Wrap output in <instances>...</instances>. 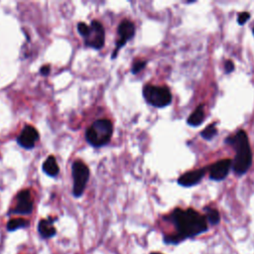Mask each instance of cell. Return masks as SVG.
I'll return each mask as SVG.
<instances>
[{"mask_svg":"<svg viewBox=\"0 0 254 254\" xmlns=\"http://www.w3.org/2000/svg\"><path fill=\"white\" fill-rule=\"evenodd\" d=\"M151 254H161V253H158V252H152Z\"/></svg>","mask_w":254,"mask_h":254,"instance_id":"23","label":"cell"},{"mask_svg":"<svg viewBox=\"0 0 254 254\" xmlns=\"http://www.w3.org/2000/svg\"><path fill=\"white\" fill-rule=\"evenodd\" d=\"M253 34H254V29H253Z\"/></svg>","mask_w":254,"mask_h":254,"instance_id":"24","label":"cell"},{"mask_svg":"<svg viewBox=\"0 0 254 254\" xmlns=\"http://www.w3.org/2000/svg\"><path fill=\"white\" fill-rule=\"evenodd\" d=\"M43 171L50 177H56L59 174L60 168H59V165L57 163L56 158L53 155L49 156L46 159V161L44 162Z\"/></svg>","mask_w":254,"mask_h":254,"instance_id":"13","label":"cell"},{"mask_svg":"<svg viewBox=\"0 0 254 254\" xmlns=\"http://www.w3.org/2000/svg\"><path fill=\"white\" fill-rule=\"evenodd\" d=\"M72 175L74 179L73 195L76 198H80L84 194L89 180V169L84 162L75 161L72 166Z\"/></svg>","mask_w":254,"mask_h":254,"instance_id":"5","label":"cell"},{"mask_svg":"<svg viewBox=\"0 0 254 254\" xmlns=\"http://www.w3.org/2000/svg\"><path fill=\"white\" fill-rule=\"evenodd\" d=\"M50 72H51V66L50 65H45V66L41 67V69H40V74L42 76H48L50 74Z\"/></svg>","mask_w":254,"mask_h":254,"instance_id":"22","label":"cell"},{"mask_svg":"<svg viewBox=\"0 0 254 254\" xmlns=\"http://www.w3.org/2000/svg\"><path fill=\"white\" fill-rule=\"evenodd\" d=\"M208 168H201L192 172L185 173L178 179V184L183 187H193L200 182V180L205 177Z\"/></svg>","mask_w":254,"mask_h":254,"instance_id":"11","label":"cell"},{"mask_svg":"<svg viewBox=\"0 0 254 254\" xmlns=\"http://www.w3.org/2000/svg\"><path fill=\"white\" fill-rule=\"evenodd\" d=\"M147 65V62L146 61H137L133 64L132 66V69H131V73L133 75H136L138 73H140Z\"/></svg>","mask_w":254,"mask_h":254,"instance_id":"18","label":"cell"},{"mask_svg":"<svg viewBox=\"0 0 254 254\" xmlns=\"http://www.w3.org/2000/svg\"><path fill=\"white\" fill-rule=\"evenodd\" d=\"M83 38L86 47L100 50L105 46L106 42V31L103 24L97 20L91 21L87 33Z\"/></svg>","mask_w":254,"mask_h":254,"instance_id":"6","label":"cell"},{"mask_svg":"<svg viewBox=\"0 0 254 254\" xmlns=\"http://www.w3.org/2000/svg\"><path fill=\"white\" fill-rule=\"evenodd\" d=\"M143 96L150 106L162 109L168 107L172 101V94L168 87L146 85L143 88Z\"/></svg>","mask_w":254,"mask_h":254,"instance_id":"4","label":"cell"},{"mask_svg":"<svg viewBox=\"0 0 254 254\" xmlns=\"http://www.w3.org/2000/svg\"><path fill=\"white\" fill-rule=\"evenodd\" d=\"M225 70L226 74L231 73L234 70V64L231 61H226L225 64Z\"/></svg>","mask_w":254,"mask_h":254,"instance_id":"21","label":"cell"},{"mask_svg":"<svg viewBox=\"0 0 254 254\" xmlns=\"http://www.w3.org/2000/svg\"><path fill=\"white\" fill-rule=\"evenodd\" d=\"M56 219L49 218L46 220H41L38 225V231L43 238H51L56 235V228L54 226V222Z\"/></svg>","mask_w":254,"mask_h":254,"instance_id":"12","label":"cell"},{"mask_svg":"<svg viewBox=\"0 0 254 254\" xmlns=\"http://www.w3.org/2000/svg\"><path fill=\"white\" fill-rule=\"evenodd\" d=\"M29 226V222L24 219H13L7 223V230L15 231L19 228H25Z\"/></svg>","mask_w":254,"mask_h":254,"instance_id":"15","label":"cell"},{"mask_svg":"<svg viewBox=\"0 0 254 254\" xmlns=\"http://www.w3.org/2000/svg\"><path fill=\"white\" fill-rule=\"evenodd\" d=\"M77 28H78V32L80 33V35L84 37V36H85V35L87 33V30H88V25H87V24H85V22H80V23L78 24Z\"/></svg>","mask_w":254,"mask_h":254,"instance_id":"19","label":"cell"},{"mask_svg":"<svg viewBox=\"0 0 254 254\" xmlns=\"http://www.w3.org/2000/svg\"><path fill=\"white\" fill-rule=\"evenodd\" d=\"M250 18V14L248 12H242L240 14H238V18H237V22L240 25H243L246 21H248Z\"/></svg>","mask_w":254,"mask_h":254,"instance_id":"20","label":"cell"},{"mask_svg":"<svg viewBox=\"0 0 254 254\" xmlns=\"http://www.w3.org/2000/svg\"><path fill=\"white\" fill-rule=\"evenodd\" d=\"M39 140V132L38 130L31 126L27 125L23 128L19 136L17 137V143L24 149L30 150L33 149Z\"/></svg>","mask_w":254,"mask_h":254,"instance_id":"9","label":"cell"},{"mask_svg":"<svg viewBox=\"0 0 254 254\" xmlns=\"http://www.w3.org/2000/svg\"><path fill=\"white\" fill-rule=\"evenodd\" d=\"M230 168H232V161L230 159L220 160L211 166L210 178L215 181H222L226 178Z\"/></svg>","mask_w":254,"mask_h":254,"instance_id":"10","label":"cell"},{"mask_svg":"<svg viewBox=\"0 0 254 254\" xmlns=\"http://www.w3.org/2000/svg\"><path fill=\"white\" fill-rule=\"evenodd\" d=\"M135 34V26L133 22L125 19L120 22L118 28H117V35L118 39L115 43V49L113 53L112 59H115L117 57V54L119 51L127 44L129 40H131L134 37Z\"/></svg>","mask_w":254,"mask_h":254,"instance_id":"7","label":"cell"},{"mask_svg":"<svg viewBox=\"0 0 254 254\" xmlns=\"http://www.w3.org/2000/svg\"><path fill=\"white\" fill-rule=\"evenodd\" d=\"M217 133H218V129H217L216 125L212 124V125L208 126L204 131H202L200 133V135H201L202 138L206 139V140H212L217 135Z\"/></svg>","mask_w":254,"mask_h":254,"instance_id":"17","label":"cell"},{"mask_svg":"<svg viewBox=\"0 0 254 254\" xmlns=\"http://www.w3.org/2000/svg\"><path fill=\"white\" fill-rule=\"evenodd\" d=\"M205 119V113H204V106H199L197 108V110L189 116L188 118V123L191 126H198Z\"/></svg>","mask_w":254,"mask_h":254,"instance_id":"14","label":"cell"},{"mask_svg":"<svg viewBox=\"0 0 254 254\" xmlns=\"http://www.w3.org/2000/svg\"><path fill=\"white\" fill-rule=\"evenodd\" d=\"M33 211V199L30 190H23L16 197V206L10 212L15 215H30Z\"/></svg>","mask_w":254,"mask_h":254,"instance_id":"8","label":"cell"},{"mask_svg":"<svg viewBox=\"0 0 254 254\" xmlns=\"http://www.w3.org/2000/svg\"><path fill=\"white\" fill-rule=\"evenodd\" d=\"M226 143L234 147L236 155L232 161V169L238 176L245 174L252 164V153L248 142L247 134L239 130L234 136L226 139Z\"/></svg>","mask_w":254,"mask_h":254,"instance_id":"2","label":"cell"},{"mask_svg":"<svg viewBox=\"0 0 254 254\" xmlns=\"http://www.w3.org/2000/svg\"><path fill=\"white\" fill-rule=\"evenodd\" d=\"M113 133V125L110 119H97L85 131V140L95 148L110 143Z\"/></svg>","mask_w":254,"mask_h":254,"instance_id":"3","label":"cell"},{"mask_svg":"<svg viewBox=\"0 0 254 254\" xmlns=\"http://www.w3.org/2000/svg\"><path fill=\"white\" fill-rule=\"evenodd\" d=\"M177 233L174 235H165L164 242L167 244H178L181 241L199 235L208 230V221L193 209L183 211L176 209L170 216Z\"/></svg>","mask_w":254,"mask_h":254,"instance_id":"1","label":"cell"},{"mask_svg":"<svg viewBox=\"0 0 254 254\" xmlns=\"http://www.w3.org/2000/svg\"><path fill=\"white\" fill-rule=\"evenodd\" d=\"M206 211V219L207 221L211 224V225H218L221 221V217H220V214L219 212L216 210V209H212V208H206L205 209Z\"/></svg>","mask_w":254,"mask_h":254,"instance_id":"16","label":"cell"}]
</instances>
